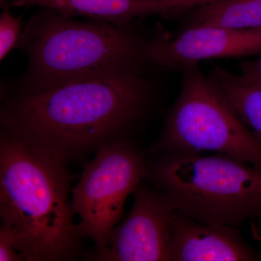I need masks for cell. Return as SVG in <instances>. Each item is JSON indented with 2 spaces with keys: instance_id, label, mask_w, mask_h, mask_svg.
Segmentation results:
<instances>
[{
  "instance_id": "6da1fadb",
  "label": "cell",
  "mask_w": 261,
  "mask_h": 261,
  "mask_svg": "<svg viewBox=\"0 0 261 261\" xmlns=\"http://www.w3.org/2000/svg\"><path fill=\"white\" fill-rule=\"evenodd\" d=\"M149 97L148 84L140 75L74 82L38 93H8L0 127L69 165L103 146L129 140Z\"/></svg>"
},
{
  "instance_id": "7a4b0ae2",
  "label": "cell",
  "mask_w": 261,
  "mask_h": 261,
  "mask_svg": "<svg viewBox=\"0 0 261 261\" xmlns=\"http://www.w3.org/2000/svg\"><path fill=\"white\" fill-rule=\"evenodd\" d=\"M68 165L16 134L0 130V218L27 261L86 259L69 191Z\"/></svg>"
},
{
  "instance_id": "3957f363",
  "label": "cell",
  "mask_w": 261,
  "mask_h": 261,
  "mask_svg": "<svg viewBox=\"0 0 261 261\" xmlns=\"http://www.w3.org/2000/svg\"><path fill=\"white\" fill-rule=\"evenodd\" d=\"M147 42L128 25L77 20L42 8L23 29L18 48L29 63L10 93L44 92L74 82L140 75Z\"/></svg>"
},
{
  "instance_id": "277c9868",
  "label": "cell",
  "mask_w": 261,
  "mask_h": 261,
  "mask_svg": "<svg viewBox=\"0 0 261 261\" xmlns=\"http://www.w3.org/2000/svg\"><path fill=\"white\" fill-rule=\"evenodd\" d=\"M148 168L147 178L180 214L237 227L261 219V168L219 153L159 154Z\"/></svg>"
},
{
  "instance_id": "5b68a950",
  "label": "cell",
  "mask_w": 261,
  "mask_h": 261,
  "mask_svg": "<svg viewBox=\"0 0 261 261\" xmlns=\"http://www.w3.org/2000/svg\"><path fill=\"white\" fill-rule=\"evenodd\" d=\"M181 92L153 154L213 151L261 168V140L243 121L197 64L182 68Z\"/></svg>"
},
{
  "instance_id": "8992f818",
  "label": "cell",
  "mask_w": 261,
  "mask_h": 261,
  "mask_svg": "<svg viewBox=\"0 0 261 261\" xmlns=\"http://www.w3.org/2000/svg\"><path fill=\"white\" fill-rule=\"evenodd\" d=\"M86 163L80 181L71 192L73 214L82 238L92 239L93 252L102 251L123 214L127 197L148 178L145 154L129 140L103 146Z\"/></svg>"
},
{
  "instance_id": "52a82bcc",
  "label": "cell",
  "mask_w": 261,
  "mask_h": 261,
  "mask_svg": "<svg viewBox=\"0 0 261 261\" xmlns=\"http://www.w3.org/2000/svg\"><path fill=\"white\" fill-rule=\"evenodd\" d=\"M126 219L113 228L102 251L87 253L97 261L170 260V220L174 205L167 195L142 183L134 192Z\"/></svg>"
},
{
  "instance_id": "ba28073f",
  "label": "cell",
  "mask_w": 261,
  "mask_h": 261,
  "mask_svg": "<svg viewBox=\"0 0 261 261\" xmlns=\"http://www.w3.org/2000/svg\"><path fill=\"white\" fill-rule=\"evenodd\" d=\"M256 54H261V28L192 27L173 39L159 33L147 45L148 61L169 70H181L205 60Z\"/></svg>"
},
{
  "instance_id": "9c48e42d",
  "label": "cell",
  "mask_w": 261,
  "mask_h": 261,
  "mask_svg": "<svg viewBox=\"0 0 261 261\" xmlns=\"http://www.w3.org/2000/svg\"><path fill=\"white\" fill-rule=\"evenodd\" d=\"M170 232V260H261V254L245 241L237 226L204 224L175 211Z\"/></svg>"
},
{
  "instance_id": "30bf717a",
  "label": "cell",
  "mask_w": 261,
  "mask_h": 261,
  "mask_svg": "<svg viewBox=\"0 0 261 261\" xmlns=\"http://www.w3.org/2000/svg\"><path fill=\"white\" fill-rule=\"evenodd\" d=\"M14 7L34 5L58 12L67 17L128 25L133 19L149 15L168 16L198 6L188 0H11Z\"/></svg>"
},
{
  "instance_id": "8fae6325",
  "label": "cell",
  "mask_w": 261,
  "mask_h": 261,
  "mask_svg": "<svg viewBox=\"0 0 261 261\" xmlns=\"http://www.w3.org/2000/svg\"><path fill=\"white\" fill-rule=\"evenodd\" d=\"M209 80L261 140V82L236 75L214 65Z\"/></svg>"
},
{
  "instance_id": "7c38bea8",
  "label": "cell",
  "mask_w": 261,
  "mask_h": 261,
  "mask_svg": "<svg viewBox=\"0 0 261 261\" xmlns=\"http://www.w3.org/2000/svg\"><path fill=\"white\" fill-rule=\"evenodd\" d=\"M207 25L261 28V0H212L198 5L190 16L189 28Z\"/></svg>"
},
{
  "instance_id": "4fadbf2b",
  "label": "cell",
  "mask_w": 261,
  "mask_h": 261,
  "mask_svg": "<svg viewBox=\"0 0 261 261\" xmlns=\"http://www.w3.org/2000/svg\"><path fill=\"white\" fill-rule=\"evenodd\" d=\"M21 18L13 16L10 10L5 9L0 15V61L18 47L23 35Z\"/></svg>"
},
{
  "instance_id": "5bb4252c",
  "label": "cell",
  "mask_w": 261,
  "mask_h": 261,
  "mask_svg": "<svg viewBox=\"0 0 261 261\" xmlns=\"http://www.w3.org/2000/svg\"><path fill=\"white\" fill-rule=\"evenodd\" d=\"M0 260H25L23 255L17 250L14 235L11 230L4 225H1L0 228Z\"/></svg>"
},
{
  "instance_id": "9a60e30c",
  "label": "cell",
  "mask_w": 261,
  "mask_h": 261,
  "mask_svg": "<svg viewBox=\"0 0 261 261\" xmlns=\"http://www.w3.org/2000/svg\"><path fill=\"white\" fill-rule=\"evenodd\" d=\"M242 75L250 80L261 82V54L255 61H244L240 64Z\"/></svg>"
},
{
  "instance_id": "2e32d148",
  "label": "cell",
  "mask_w": 261,
  "mask_h": 261,
  "mask_svg": "<svg viewBox=\"0 0 261 261\" xmlns=\"http://www.w3.org/2000/svg\"><path fill=\"white\" fill-rule=\"evenodd\" d=\"M188 1L195 2L197 4L202 5L205 4V3H208V2L212 1V0H188Z\"/></svg>"
},
{
  "instance_id": "e0dca14e",
  "label": "cell",
  "mask_w": 261,
  "mask_h": 261,
  "mask_svg": "<svg viewBox=\"0 0 261 261\" xmlns=\"http://www.w3.org/2000/svg\"><path fill=\"white\" fill-rule=\"evenodd\" d=\"M257 221H260V227H259L258 230H257V234L258 235L259 238H260L261 241V219L257 220Z\"/></svg>"
}]
</instances>
